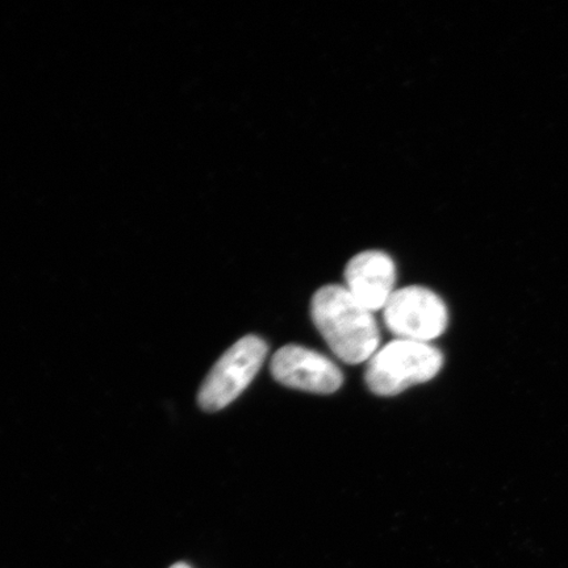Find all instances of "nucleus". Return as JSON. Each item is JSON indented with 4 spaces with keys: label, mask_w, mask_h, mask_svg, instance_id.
<instances>
[{
    "label": "nucleus",
    "mask_w": 568,
    "mask_h": 568,
    "mask_svg": "<svg viewBox=\"0 0 568 568\" xmlns=\"http://www.w3.org/2000/svg\"><path fill=\"white\" fill-rule=\"evenodd\" d=\"M311 317L336 357L358 365L379 349L381 331L373 315L344 286L328 284L312 297Z\"/></svg>",
    "instance_id": "obj_1"
},
{
    "label": "nucleus",
    "mask_w": 568,
    "mask_h": 568,
    "mask_svg": "<svg viewBox=\"0 0 568 568\" xmlns=\"http://www.w3.org/2000/svg\"><path fill=\"white\" fill-rule=\"evenodd\" d=\"M443 366L444 355L436 346L394 339L367 361L365 381L375 395L395 396L432 381Z\"/></svg>",
    "instance_id": "obj_2"
},
{
    "label": "nucleus",
    "mask_w": 568,
    "mask_h": 568,
    "mask_svg": "<svg viewBox=\"0 0 568 568\" xmlns=\"http://www.w3.org/2000/svg\"><path fill=\"white\" fill-rule=\"evenodd\" d=\"M267 351L265 341L257 336L239 339L211 368L199 389V406L207 412L229 407L258 374Z\"/></svg>",
    "instance_id": "obj_3"
},
{
    "label": "nucleus",
    "mask_w": 568,
    "mask_h": 568,
    "mask_svg": "<svg viewBox=\"0 0 568 568\" xmlns=\"http://www.w3.org/2000/svg\"><path fill=\"white\" fill-rule=\"evenodd\" d=\"M383 318L397 339L429 344L444 335L449 324V312L442 297L432 290L409 286L390 295L383 308Z\"/></svg>",
    "instance_id": "obj_4"
},
{
    "label": "nucleus",
    "mask_w": 568,
    "mask_h": 568,
    "mask_svg": "<svg viewBox=\"0 0 568 568\" xmlns=\"http://www.w3.org/2000/svg\"><path fill=\"white\" fill-rule=\"evenodd\" d=\"M270 371L282 386L318 395L336 393L344 383V374L335 362L300 345L281 347Z\"/></svg>",
    "instance_id": "obj_5"
},
{
    "label": "nucleus",
    "mask_w": 568,
    "mask_h": 568,
    "mask_svg": "<svg viewBox=\"0 0 568 568\" xmlns=\"http://www.w3.org/2000/svg\"><path fill=\"white\" fill-rule=\"evenodd\" d=\"M345 281L347 291L374 314L386 307L396 291L395 262L381 251L358 253L346 265Z\"/></svg>",
    "instance_id": "obj_6"
},
{
    "label": "nucleus",
    "mask_w": 568,
    "mask_h": 568,
    "mask_svg": "<svg viewBox=\"0 0 568 568\" xmlns=\"http://www.w3.org/2000/svg\"><path fill=\"white\" fill-rule=\"evenodd\" d=\"M170 568H191V567L186 564H175Z\"/></svg>",
    "instance_id": "obj_7"
}]
</instances>
